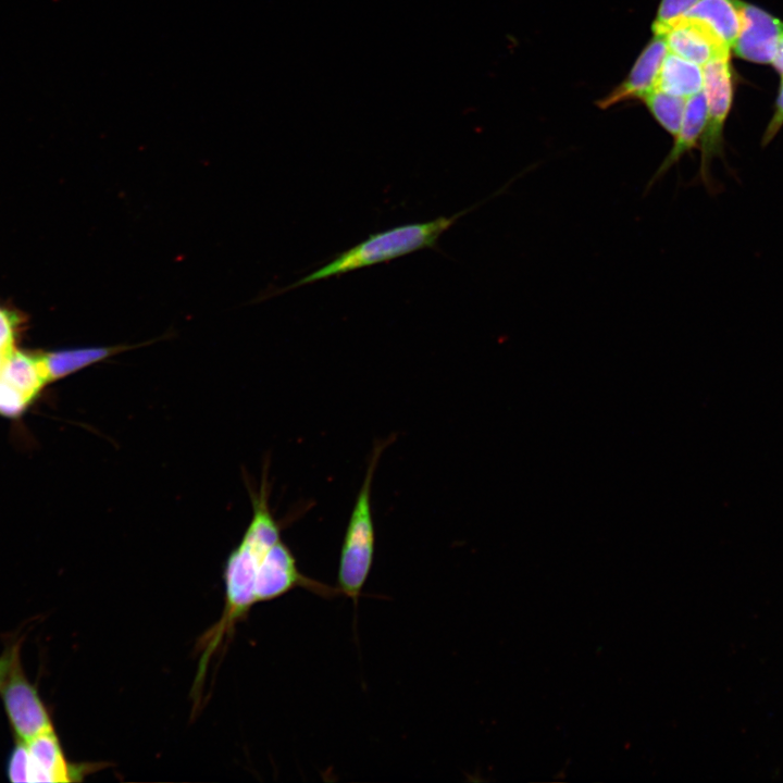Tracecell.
<instances>
[{"mask_svg": "<svg viewBox=\"0 0 783 783\" xmlns=\"http://www.w3.org/2000/svg\"><path fill=\"white\" fill-rule=\"evenodd\" d=\"M387 444V442L378 443L373 449L341 545L337 588L355 604L361 595L373 563L375 531L371 490L378 459Z\"/></svg>", "mask_w": 783, "mask_h": 783, "instance_id": "cell-3", "label": "cell"}, {"mask_svg": "<svg viewBox=\"0 0 783 783\" xmlns=\"http://www.w3.org/2000/svg\"><path fill=\"white\" fill-rule=\"evenodd\" d=\"M668 50L699 66L723 57H730L729 46L705 22L687 16L671 21L662 29Z\"/></svg>", "mask_w": 783, "mask_h": 783, "instance_id": "cell-7", "label": "cell"}, {"mask_svg": "<svg viewBox=\"0 0 783 783\" xmlns=\"http://www.w3.org/2000/svg\"><path fill=\"white\" fill-rule=\"evenodd\" d=\"M703 67L668 51L656 88L673 96L689 98L703 90Z\"/></svg>", "mask_w": 783, "mask_h": 783, "instance_id": "cell-14", "label": "cell"}, {"mask_svg": "<svg viewBox=\"0 0 783 783\" xmlns=\"http://www.w3.org/2000/svg\"><path fill=\"white\" fill-rule=\"evenodd\" d=\"M664 33H654V37L642 51L626 78L609 95L597 101L600 109L617 103L638 99L656 88L657 78L668 53Z\"/></svg>", "mask_w": 783, "mask_h": 783, "instance_id": "cell-9", "label": "cell"}, {"mask_svg": "<svg viewBox=\"0 0 783 783\" xmlns=\"http://www.w3.org/2000/svg\"><path fill=\"white\" fill-rule=\"evenodd\" d=\"M23 323L21 315L0 306V353L7 356L15 349V341L20 326Z\"/></svg>", "mask_w": 783, "mask_h": 783, "instance_id": "cell-17", "label": "cell"}, {"mask_svg": "<svg viewBox=\"0 0 783 783\" xmlns=\"http://www.w3.org/2000/svg\"><path fill=\"white\" fill-rule=\"evenodd\" d=\"M156 341H145L136 345L96 346L58 351L42 352V359L48 374L49 383L63 378L91 364L101 362L112 356L133 348L149 345Z\"/></svg>", "mask_w": 783, "mask_h": 783, "instance_id": "cell-11", "label": "cell"}, {"mask_svg": "<svg viewBox=\"0 0 783 783\" xmlns=\"http://www.w3.org/2000/svg\"><path fill=\"white\" fill-rule=\"evenodd\" d=\"M703 91L707 102V117L700 138V161L695 181L710 195L720 190L712 174V162H725L723 130L732 104L730 57L714 59L703 66Z\"/></svg>", "mask_w": 783, "mask_h": 783, "instance_id": "cell-4", "label": "cell"}, {"mask_svg": "<svg viewBox=\"0 0 783 783\" xmlns=\"http://www.w3.org/2000/svg\"><path fill=\"white\" fill-rule=\"evenodd\" d=\"M783 127V77L782 84L779 91V96L775 101L774 112L763 132L761 137V147H767L778 135L780 129Z\"/></svg>", "mask_w": 783, "mask_h": 783, "instance_id": "cell-19", "label": "cell"}, {"mask_svg": "<svg viewBox=\"0 0 783 783\" xmlns=\"http://www.w3.org/2000/svg\"><path fill=\"white\" fill-rule=\"evenodd\" d=\"M742 29L733 46L735 54L755 63H772L783 23L763 10L738 0Z\"/></svg>", "mask_w": 783, "mask_h": 783, "instance_id": "cell-8", "label": "cell"}, {"mask_svg": "<svg viewBox=\"0 0 783 783\" xmlns=\"http://www.w3.org/2000/svg\"><path fill=\"white\" fill-rule=\"evenodd\" d=\"M30 401L13 385L0 376V414L5 418H18Z\"/></svg>", "mask_w": 783, "mask_h": 783, "instance_id": "cell-16", "label": "cell"}, {"mask_svg": "<svg viewBox=\"0 0 783 783\" xmlns=\"http://www.w3.org/2000/svg\"><path fill=\"white\" fill-rule=\"evenodd\" d=\"M772 64L783 77V33L780 36Z\"/></svg>", "mask_w": 783, "mask_h": 783, "instance_id": "cell-21", "label": "cell"}, {"mask_svg": "<svg viewBox=\"0 0 783 783\" xmlns=\"http://www.w3.org/2000/svg\"><path fill=\"white\" fill-rule=\"evenodd\" d=\"M24 743L28 782H77L103 768V763L70 761L55 731L44 733Z\"/></svg>", "mask_w": 783, "mask_h": 783, "instance_id": "cell-6", "label": "cell"}, {"mask_svg": "<svg viewBox=\"0 0 783 783\" xmlns=\"http://www.w3.org/2000/svg\"><path fill=\"white\" fill-rule=\"evenodd\" d=\"M683 16L698 18L733 48L742 29L738 0H699Z\"/></svg>", "mask_w": 783, "mask_h": 783, "instance_id": "cell-13", "label": "cell"}, {"mask_svg": "<svg viewBox=\"0 0 783 783\" xmlns=\"http://www.w3.org/2000/svg\"><path fill=\"white\" fill-rule=\"evenodd\" d=\"M699 0H661L652 32L662 29L671 21L685 14Z\"/></svg>", "mask_w": 783, "mask_h": 783, "instance_id": "cell-18", "label": "cell"}, {"mask_svg": "<svg viewBox=\"0 0 783 783\" xmlns=\"http://www.w3.org/2000/svg\"><path fill=\"white\" fill-rule=\"evenodd\" d=\"M641 100L656 122L674 138L682 123L686 98L655 88Z\"/></svg>", "mask_w": 783, "mask_h": 783, "instance_id": "cell-15", "label": "cell"}, {"mask_svg": "<svg viewBox=\"0 0 783 783\" xmlns=\"http://www.w3.org/2000/svg\"><path fill=\"white\" fill-rule=\"evenodd\" d=\"M0 376L17 388L30 402L49 383L42 353H30L16 348L4 356Z\"/></svg>", "mask_w": 783, "mask_h": 783, "instance_id": "cell-12", "label": "cell"}, {"mask_svg": "<svg viewBox=\"0 0 783 783\" xmlns=\"http://www.w3.org/2000/svg\"><path fill=\"white\" fill-rule=\"evenodd\" d=\"M0 696L16 741L26 742L54 731L50 710L37 686L26 676L20 656L1 686Z\"/></svg>", "mask_w": 783, "mask_h": 783, "instance_id": "cell-5", "label": "cell"}, {"mask_svg": "<svg viewBox=\"0 0 783 783\" xmlns=\"http://www.w3.org/2000/svg\"><path fill=\"white\" fill-rule=\"evenodd\" d=\"M21 639L7 645L0 655V689L4 683L11 667L15 659L20 656Z\"/></svg>", "mask_w": 783, "mask_h": 783, "instance_id": "cell-20", "label": "cell"}, {"mask_svg": "<svg viewBox=\"0 0 783 783\" xmlns=\"http://www.w3.org/2000/svg\"><path fill=\"white\" fill-rule=\"evenodd\" d=\"M478 204L450 216L402 224L370 234L362 241L336 254L322 266L277 293L388 262L422 249L435 248L439 237Z\"/></svg>", "mask_w": 783, "mask_h": 783, "instance_id": "cell-2", "label": "cell"}, {"mask_svg": "<svg viewBox=\"0 0 783 783\" xmlns=\"http://www.w3.org/2000/svg\"><path fill=\"white\" fill-rule=\"evenodd\" d=\"M707 117V102L703 90L686 99L680 129L673 145L648 182L647 189L657 183L681 159L697 148L704 133Z\"/></svg>", "mask_w": 783, "mask_h": 783, "instance_id": "cell-10", "label": "cell"}, {"mask_svg": "<svg viewBox=\"0 0 783 783\" xmlns=\"http://www.w3.org/2000/svg\"><path fill=\"white\" fill-rule=\"evenodd\" d=\"M252 518L223 569L224 607L220 619L199 637V667L194 688L201 687L211 659L226 646L238 622L251 608L301 587L323 598L340 595L337 587L304 575L283 542L263 481L259 492L250 489Z\"/></svg>", "mask_w": 783, "mask_h": 783, "instance_id": "cell-1", "label": "cell"}, {"mask_svg": "<svg viewBox=\"0 0 783 783\" xmlns=\"http://www.w3.org/2000/svg\"><path fill=\"white\" fill-rule=\"evenodd\" d=\"M3 358H4V356L0 353V366L2 364Z\"/></svg>", "mask_w": 783, "mask_h": 783, "instance_id": "cell-22", "label": "cell"}]
</instances>
